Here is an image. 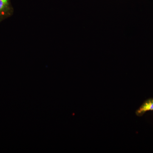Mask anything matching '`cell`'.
Here are the masks:
<instances>
[{
    "label": "cell",
    "mask_w": 153,
    "mask_h": 153,
    "mask_svg": "<svg viewBox=\"0 0 153 153\" xmlns=\"http://www.w3.org/2000/svg\"><path fill=\"white\" fill-rule=\"evenodd\" d=\"M13 12L10 0H0V22L10 17Z\"/></svg>",
    "instance_id": "obj_1"
},
{
    "label": "cell",
    "mask_w": 153,
    "mask_h": 153,
    "mask_svg": "<svg viewBox=\"0 0 153 153\" xmlns=\"http://www.w3.org/2000/svg\"><path fill=\"white\" fill-rule=\"evenodd\" d=\"M150 110H153V100H149L143 105L138 110L137 113L141 114L146 111Z\"/></svg>",
    "instance_id": "obj_2"
}]
</instances>
